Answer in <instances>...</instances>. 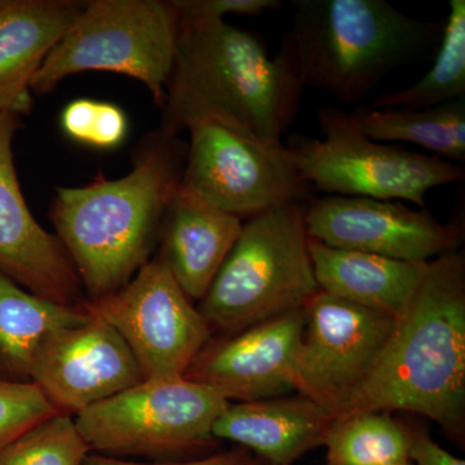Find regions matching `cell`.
I'll return each mask as SVG.
<instances>
[{
    "label": "cell",
    "mask_w": 465,
    "mask_h": 465,
    "mask_svg": "<svg viewBox=\"0 0 465 465\" xmlns=\"http://www.w3.org/2000/svg\"><path fill=\"white\" fill-rule=\"evenodd\" d=\"M362 411L415 412L463 443L464 251L428 262L371 374L341 416Z\"/></svg>",
    "instance_id": "cell-1"
},
{
    "label": "cell",
    "mask_w": 465,
    "mask_h": 465,
    "mask_svg": "<svg viewBox=\"0 0 465 465\" xmlns=\"http://www.w3.org/2000/svg\"><path fill=\"white\" fill-rule=\"evenodd\" d=\"M186 143L157 131L130 173L84 188H58L51 220L87 300L122 289L149 262L162 220L182 183Z\"/></svg>",
    "instance_id": "cell-2"
},
{
    "label": "cell",
    "mask_w": 465,
    "mask_h": 465,
    "mask_svg": "<svg viewBox=\"0 0 465 465\" xmlns=\"http://www.w3.org/2000/svg\"><path fill=\"white\" fill-rule=\"evenodd\" d=\"M304 88L289 54L272 57L255 33L225 21L180 23L159 130L179 136L192 119L213 115L281 145Z\"/></svg>",
    "instance_id": "cell-3"
},
{
    "label": "cell",
    "mask_w": 465,
    "mask_h": 465,
    "mask_svg": "<svg viewBox=\"0 0 465 465\" xmlns=\"http://www.w3.org/2000/svg\"><path fill=\"white\" fill-rule=\"evenodd\" d=\"M442 26L402 14L385 0H296L283 41L302 85L353 104L391 70L423 56Z\"/></svg>",
    "instance_id": "cell-4"
},
{
    "label": "cell",
    "mask_w": 465,
    "mask_h": 465,
    "mask_svg": "<svg viewBox=\"0 0 465 465\" xmlns=\"http://www.w3.org/2000/svg\"><path fill=\"white\" fill-rule=\"evenodd\" d=\"M308 241L305 203L246 220L198 307L213 335H234L304 308L320 290Z\"/></svg>",
    "instance_id": "cell-5"
},
{
    "label": "cell",
    "mask_w": 465,
    "mask_h": 465,
    "mask_svg": "<svg viewBox=\"0 0 465 465\" xmlns=\"http://www.w3.org/2000/svg\"><path fill=\"white\" fill-rule=\"evenodd\" d=\"M180 18L173 0L85 2L34 75L30 90L47 94L84 72H112L142 82L161 108L173 72Z\"/></svg>",
    "instance_id": "cell-6"
},
{
    "label": "cell",
    "mask_w": 465,
    "mask_h": 465,
    "mask_svg": "<svg viewBox=\"0 0 465 465\" xmlns=\"http://www.w3.org/2000/svg\"><path fill=\"white\" fill-rule=\"evenodd\" d=\"M228 401L185 378L143 381L74 416L92 452L173 459L213 450Z\"/></svg>",
    "instance_id": "cell-7"
},
{
    "label": "cell",
    "mask_w": 465,
    "mask_h": 465,
    "mask_svg": "<svg viewBox=\"0 0 465 465\" xmlns=\"http://www.w3.org/2000/svg\"><path fill=\"white\" fill-rule=\"evenodd\" d=\"M185 130L189 143L180 185L211 206L249 220L311 200L312 186L300 176L283 143L271 145L213 115L192 119Z\"/></svg>",
    "instance_id": "cell-8"
},
{
    "label": "cell",
    "mask_w": 465,
    "mask_h": 465,
    "mask_svg": "<svg viewBox=\"0 0 465 465\" xmlns=\"http://www.w3.org/2000/svg\"><path fill=\"white\" fill-rule=\"evenodd\" d=\"M82 308L121 335L143 381L183 378L213 339L201 312L159 259L146 262L122 289L85 300Z\"/></svg>",
    "instance_id": "cell-9"
},
{
    "label": "cell",
    "mask_w": 465,
    "mask_h": 465,
    "mask_svg": "<svg viewBox=\"0 0 465 465\" xmlns=\"http://www.w3.org/2000/svg\"><path fill=\"white\" fill-rule=\"evenodd\" d=\"M321 130L323 139L298 140L289 149L302 179L329 194L407 201L423 208L428 192L465 179V168L445 159L341 128Z\"/></svg>",
    "instance_id": "cell-10"
},
{
    "label": "cell",
    "mask_w": 465,
    "mask_h": 465,
    "mask_svg": "<svg viewBox=\"0 0 465 465\" xmlns=\"http://www.w3.org/2000/svg\"><path fill=\"white\" fill-rule=\"evenodd\" d=\"M304 313L293 391L338 418L371 374L397 318L321 290Z\"/></svg>",
    "instance_id": "cell-11"
},
{
    "label": "cell",
    "mask_w": 465,
    "mask_h": 465,
    "mask_svg": "<svg viewBox=\"0 0 465 465\" xmlns=\"http://www.w3.org/2000/svg\"><path fill=\"white\" fill-rule=\"evenodd\" d=\"M308 235L335 249L361 251L409 262H430L460 250L463 224H442L425 210L400 201L329 195L305 204Z\"/></svg>",
    "instance_id": "cell-12"
},
{
    "label": "cell",
    "mask_w": 465,
    "mask_h": 465,
    "mask_svg": "<svg viewBox=\"0 0 465 465\" xmlns=\"http://www.w3.org/2000/svg\"><path fill=\"white\" fill-rule=\"evenodd\" d=\"M87 314L84 322L57 330L43 341L30 378L57 414L73 418L143 381L121 335Z\"/></svg>",
    "instance_id": "cell-13"
},
{
    "label": "cell",
    "mask_w": 465,
    "mask_h": 465,
    "mask_svg": "<svg viewBox=\"0 0 465 465\" xmlns=\"http://www.w3.org/2000/svg\"><path fill=\"white\" fill-rule=\"evenodd\" d=\"M21 116L0 112V273L43 299L84 307L85 295L66 251L27 207L15 167Z\"/></svg>",
    "instance_id": "cell-14"
},
{
    "label": "cell",
    "mask_w": 465,
    "mask_h": 465,
    "mask_svg": "<svg viewBox=\"0 0 465 465\" xmlns=\"http://www.w3.org/2000/svg\"><path fill=\"white\" fill-rule=\"evenodd\" d=\"M304 326L302 308L234 335L213 336L183 378L206 385L228 402L284 396L293 390Z\"/></svg>",
    "instance_id": "cell-15"
},
{
    "label": "cell",
    "mask_w": 465,
    "mask_h": 465,
    "mask_svg": "<svg viewBox=\"0 0 465 465\" xmlns=\"http://www.w3.org/2000/svg\"><path fill=\"white\" fill-rule=\"evenodd\" d=\"M243 220L177 188L162 220L159 260L192 302H201L219 273Z\"/></svg>",
    "instance_id": "cell-16"
},
{
    "label": "cell",
    "mask_w": 465,
    "mask_h": 465,
    "mask_svg": "<svg viewBox=\"0 0 465 465\" xmlns=\"http://www.w3.org/2000/svg\"><path fill=\"white\" fill-rule=\"evenodd\" d=\"M335 418L304 396L229 402L213 433L249 450L262 463L292 465L321 448Z\"/></svg>",
    "instance_id": "cell-17"
},
{
    "label": "cell",
    "mask_w": 465,
    "mask_h": 465,
    "mask_svg": "<svg viewBox=\"0 0 465 465\" xmlns=\"http://www.w3.org/2000/svg\"><path fill=\"white\" fill-rule=\"evenodd\" d=\"M84 7L74 0H0V112H32L34 75Z\"/></svg>",
    "instance_id": "cell-18"
},
{
    "label": "cell",
    "mask_w": 465,
    "mask_h": 465,
    "mask_svg": "<svg viewBox=\"0 0 465 465\" xmlns=\"http://www.w3.org/2000/svg\"><path fill=\"white\" fill-rule=\"evenodd\" d=\"M308 249L321 291L394 318L405 311L428 265L335 249L311 237Z\"/></svg>",
    "instance_id": "cell-19"
},
{
    "label": "cell",
    "mask_w": 465,
    "mask_h": 465,
    "mask_svg": "<svg viewBox=\"0 0 465 465\" xmlns=\"http://www.w3.org/2000/svg\"><path fill=\"white\" fill-rule=\"evenodd\" d=\"M321 127H335L372 142H405L451 163L465 162V99L428 109L361 108L353 113L323 108Z\"/></svg>",
    "instance_id": "cell-20"
},
{
    "label": "cell",
    "mask_w": 465,
    "mask_h": 465,
    "mask_svg": "<svg viewBox=\"0 0 465 465\" xmlns=\"http://www.w3.org/2000/svg\"><path fill=\"white\" fill-rule=\"evenodd\" d=\"M84 308L34 295L0 273V382H30L34 360L52 332L87 320Z\"/></svg>",
    "instance_id": "cell-21"
},
{
    "label": "cell",
    "mask_w": 465,
    "mask_h": 465,
    "mask_svg": "<svg viewBox=\"0 0 465 465\" xmlns=\"http://www.w3.org/2000/svg\"><path fill=\"white\" fill-rule=\"evenodd\" d=\"M414 430L391 412L362 411L335 418L324 442V465L410 463Z\"/></svg>",
    "instance_id": "cell-22"
},
{
    "label": "cell",
    "mask_w": 465,
    "mask_h": 465,
    "mask_svg": "<svg viewBox=\"0 0 465 465\" xmlns=\"http://www.w3.org/2000/svg\"><path fill=\"white\" fill-rule=\"evenodd\" d=\"M465 99V2L451 0L434 64L415 84L382 94L370 108L428 109Z\"/></svg>",
    "instance_id": "cell-23"
},
{
    "label": "cell",
    "mask_w": 465,
    "mask_h": 465,
    "mask_svg": "<svg viewBox=\"0 0 465 465\" xmlns=\"http://www.w3.org/2000/svg\"><path fill=\"white\" fill-rule=\"evenodd\" d=\"M91 452L74 418L54 414L0 451V465H84Z\"/></svg>",
    "instance_id": "cell-24"
},
{
    "label": "cell",
    "mask_w": 465,
    "mask_h": 465,
    "mask_svg": "<svg viewBox=\"0 0 465 465\" xmlns=\"http://www.w3.org/2000/svg\"><path fill=\"white\" fill-rule=\"evenodd\" d=\"M54 414L56 410L34 382H0V451Z\"/></svg>",
    "instance_id": "cell-25"
},
{
    "label": "cell",
    "mask_w": 465,
    "mask_h": 465,
    "mask_svg": "<svg viewBox=\"0 0 465 465\" xmlns=\"http://www.w3.org/2000/svg\"><path fill=\"white\" fill-rule=\"evenodd\" d=\"M180 23L204 24L224 21L226 15L260 16L282 7L278 0H173Z\"/></svg>",
    "instance_id": "cell-26"
},
{
    "label": "cell",
    "mask_w": 465,
    "mask_h": 465,
    "mask_svg": "<svg viewBox=\"0 0 465 465\" xmlns=\"http://www.w3.org/2000/svg\"><path fill=\"white\" fill-rule=\"evenodd\" d=\"M262 461L252 452L243 448L229 450V451L213 452L200 459L186 461H161V463H136L124 459L109 457V455L91 452L85 459L84 465H260Z\"/></svg>",
    "instance_id": "cell-27"
},
{
    "label": "cell",
    "mask_w": 465,
    "mask_h": 465,
    "mask_svg": "<svg viewBox=\"0 0 465 465\" xmlns=\"http://www.w3.org/2000/svg\"><path fill=\"white\" fill-rule=\"evenodd\" d=\"M128 131L127 116L118 106L100 103L96 121L88 145L99 149L116 148Z\"/></svg>",
    "instance_id": "cell-28"
},
{
    "label": "cell",
    "mask_w": 465,
    "mask_h": 465,
    "mask_svg": "<svg viewBox=\"0 0 465 465\" xmlns=\"http://www.w3.org/2000/svg\"><path fill=\"white\" fill-rule=\"evenodd\" d=\"M99 101L79 99L73 101L64 109L61 125L64 133L75 142L90 143L94 121H96Z\"/></svg>",
    "instance_id": "cell-29"
},
{
    "label": "cell",
    "mask_w": 465,
    "mask_h": 465,
    "mask_svg": "<svg viewBox=\"0 0 465 465\" xmlns=\"http://www.w3.org/2000/svg\"><path fill=\"white\" fill-rule=\"evenodd\" d=\"M410 461L412 465H465L463 459L454 457L440 448L424 430L412 432Z\"/></svg>",
    "instance_id": "cell-30"
},
{
    "label": "cell",
    "mask_w": 465,
    "mask_h": 465,
    "mask_svg": "<svg viewBox=\"0 0 465 465\" xmlns=\"http://www.w3.org/2000/svg\"><path fill=\"white\" fill-rule=\"evenodd\" d=\"M403 465H412V464H411V461H410V463L403 464Z\"/></svg>",
    "instance_id": "cell-31"
},
{
    "label": "cell",
    "mask_w": 465,
    "mask_h": 465,
    "mask_svg": "<svg viewBox=\"0 0 465 465\" xmlns=\"http://www.w3.org/2000/svg\"><path fill=\"white\" fill-rule=\"evenodd\" d=\"M260 465H269V464L262 463V464H260Z\"/></svg>",
    "instance_id": "cell-32"
}]
</instances>
